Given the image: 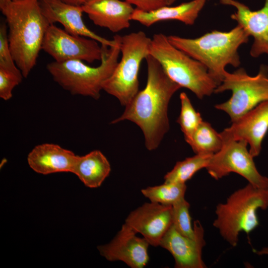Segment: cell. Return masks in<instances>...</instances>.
<instances>
[{
  "label": "cell",
  "instance_id": "6",
  "mask_svg": "<svg viewBox=\"0 0 268 268\" xmlns=\"http://www.w3.org/2000/svg\"><path fill=\"white\" fill-rule=\"evenodd\" d=\"M149 55L159 62L172 80L199 99L214 93L218 85L204 65L173 46L162 33L151 38Z\"/></svg>",
  "mask_w": 268,
  "mask_h": 268
},
{
  "label": "cell",
  "instance_id": "10",
  "mask_svg": "<svg viewBox=\"0 0 268 268\" xmlns=\"http://www.w3.org/2000/svg\"><path fill=\"white\" fill-rule=\"evenodd\" d=\"M98 43L91 38L71 34L51 24L46 32L42 50L57 62L80 60L92 63L101 60L102 49Z\"/></svg>",
  "mask_w": 268,
  "mask_h": 268
},
{
  "label": "cell",
  "instance_id": "13",
  "mask_svg": "<svg viewBox=\"0 0 268 268\" xmlns=\"http://www.w3.org/2000/svg\"><path fill=\"white\" fill-rule=\"evenodd\" d=\"M193 228L195 236L191 238L182 235L172 225L160 242L159 246L173 256L175 268H206L202 257L205 245L203 228L199 220L194 222Z\"/></svg>",
  "mask_w": 268,
  "mask_h": 268
},
{
  "label": "cell",
  "instance_id": "12",
  "mask_svg": "<svg viewBox=\"0 0 268 268\" xmlns=\"http://www.w3.org/2000/svg\"><path fill=\"white\" fill-rule=\"evenodd\" d=\"M268 131V100L262 102L248 111L220 134L223 141H246L249 152L254 158L262 150L263 140Z\"/></svg>",
  "mask_w": 268,
  "mask_h": 268
},
{
  "label": "cell",
  "instance_id": "21",
  "mask_svg": "<svg viewBox=\"0 0 268 268\" xmlns=\"http://www.w3.org/2000/svg\"><path fill=\"white\" fill-rule=\"evenodd\" d=\"M187 143L196 154H214L222 148L223 141L210 123L202 121Z\"/></svg>",
  "mask_w": 268,
  "mask_h": 268
},
{
  "label": "cell",
  "instance_id": "25",
  "mask_svg": "<svg viewBox=\"0 0 268 268\" xmlns=\"http://www.w3.org/2000/svg\"><path fill=\"white\" fill-rule=\"evenodd\" d=\"M190 203L182 199L172 205V225L181 234L194 238L195 236L190 214Z\"/></svg>",
  "mask_w": 268,
  "mask_h": 268
},
{
  "label": "cell",
  "instance_id": "4",
  "mask_svg": "<svg viewBox=\"0 0 268 268\" xmlns=\"http://www.w3.org/2000/svg\"><path fill=\"white\" fill-rule=\"evenodd\" d=\"M114 44L110 47L101 45V64L92 67L80 60L53 62L47 69L53 80L72 95H79L98 99L105 82L113 72L121 53V36L115 35Z\"/></svg>",
  "mask_w": 268,
  "mask_h": 268
},
{
  "label": "cell",
  "instance_id": "24",
  "mask_svg": "<svg viewBox=\"0 0 268 268\" xmlns=\"http://www.w3.org/2000/svg\"><path fill=\"white\" fill-rule=\"evenodd\" d=\"M180 99L181 111L177 122L180 125L185 139L188 142L203 120L200 113L195 109L185 92L180 93Z\"/></svg>",
  "mask_w": 268,
  "mask_h": 268
},
{
  "label": "cell",
  "instance_id": "32",
  "mask_svg": "<svg viewBox=\"0 0 268 268\" xmlns=\"http://www.w3.org/2000/svg\"><path fill=\"white\" fill-rule=\"evenodd\" d=\"M167 5H171L178 0H165Z\"/></svg>",
  "mask_w": 268,
  "mask_h": 268
},
{
  "label": "cell",
  "instance_id": "17",
  "mask_svg": "<svg viewBox=\"0 0 268 268\" xmlns=\"http://www.w3.org/2000/svg\"><path fill=\"white\" fill-rule=\"evenodd\" d=\"M81 6L94 24L113 33L130 26L134 10L132 4L122 0H88Z\"/></svg>",
  "mask_w": 268,
  "mask_h": 268
},
{
  "label": "cell",
  "instance_id": "29",
  "mask_svg": "<svg viewBox=\"0 0 268 268\" xmlns=\"http://www.w3.org/2000/svg\"><path fill=\"white\" fill-rule=\"evenodd\" d=\"M65 2L75 5H82L86 0H61Z\"/></svg>",
  "mask_w": 268,
  "mask_h": 268
},
{
  "label": "cell",
  "instance_id": "22",
  "mask_svg": "<svg viewBox=\"0 0 268 268\" xmlns=\"http://www.w3.org/2000/svg\"><path fill=\"white\" fill-rule=\"evenodd\" d=\"M213 154H196L177 162L164 176V183L186 184L199 170L206 168Z\"/></svg>",
  "mask_w": 268,
  "mask_h": 268
},
{
  "label": "cell",
  "instance_id": "30",
  "mask_svg": "<svg viewBox=\"0 0 268 268\" xmlns=\"http://www.w3.org/2000/svg\"><path fill=\"white\" fill-rule=\"evenodd\" d=\"M254 252L258 255H268V247H264L259 251L254 250Z\"/></svg>",
  "mask_w": 268,
  "mask_h": 268
},
{
  "label": "cell",
  "instance_id": "1",
  "mask_svg": "<svg viewBox=\"0 0 268 268\" xmlns=\"http://www.w3.org/2000/svg\"><path fill=\"white\" fill-rule=\"evenodd\" d=\"M147 78L145 87L125 106L120 117L112 122L124 120L137 125L143 132L145 145L156 149L169 130L168 108L170 99L181 87L166 74L159 62L149 55L145 59Z\"/></svg>",
  "mask_w": 268,
  "mask_h": 268
},
{
  "label": "cell",
  "instance_id": "33",
  "mask_svg": "<svg viewBox=\"0 0 268 268\" xmlns=\"http://www.w3.org/2000/svg\"><path fill=\"white\" fill-rule=\"evenodd\" d=\"M87 0H86V1H87Z\"/></svg>",
  "mask_w": 268,
  "mask_h": 268
},
{
  "label": "cell",
  "instance_id": "26",
  "mask_svg": "<svg viewBox=\"0 0 268 268\" xmlns=\"http://www.w3.org/2000/svg\"><path fill=\"white\" fill-rule=\"evenodd\" d=\"M0 68L22 73L15 63L9 47L5 21H1L0 24Z\"/></svg>",
  "mask_w": 268,
  "mask_h": 268
},
{
  "label": "cell",
  "instance_id": "8",
  "mask_svg": "<svg viewBox=\"0 0 268 268\" xmlns=\"http://www.w3.org/2000/svg\"><path fill=\"white\" fill-rule=\"evenodd\" d=\"M232 92L226 101L215 108L227 113L231 123L263 102L268 100V67L262 65L255 76L249 75L243 68L233 72L226 71L214 93Z\"/></svg>",
  "mask_w": 268,
  "mask_h": 268
},
{
  "label": "cell",
  "instance_id": "27",
  "mask_svg": "<svg viewBox=\"0 0 268 268\" xmlns=\"http://www.w3.org/2000/svg\"><path fill=\"white\" fill-rule=\"evenodd\" d=\"M22 73L0 68V97L5 101L11 98L12 90L22 81Z\"/></svg>",
  "mask_w": 268,
  "mask_h": 268
},
{
  "label": "cell",
  "instance_id": "5",
  "mask_svg": "<svg viewBox=\"0 0 268 268\" xmlns=\"http://www.w3.org/2000/svg\"><path fill=\"white\" fill-rule=\"evenodd\" d=\"M268 207V189L248 183L231 194L224 203L216 206L213 226L231 246L236 247L241 232L249 235L259 225L257 211Z\"/></svg>",
  "mask_w": 268,
  "mask_h": 268
},
{
  "label": "cell",
  "instance_id": "14",
  "mask_svg": "<svg viewBox=\"0 0 268 268\" xmlns=\"http://www.w3.org/2000/svg\"><path fill=\"white\" fill-rule=\"evenodd\" d=\"M136 233L124 223L110 243L97 247L100 255L110 262L122 261L132 268H143L149 261V244Z\"/></svg>",
  "mask_w": 268,
  "mask_h": 268
},
{
  "label": "cell",
  "instance_id": "19",
  "mask_svg": "<svg viewBox=\"0 0 268 268\" xmlns=\"http://www.w3.org/2000/svg\"><path fill=\"white\" fill-rule=\"evenodd\" d=\"M207 0H192L174 6L165 5L151 11L134 8L131 20L146 27L159 21L168 20L179 21L186 25H193Z\"/></svg>",
  "mask_w": 268,
  "mask_h": 268
},
{
  "label": "cell",
  "instance_id": "11",
  "mask_svg": "<svg viewBox=\"0 0 268 268\" xmlns=\"http://www.w3.org/2000/svg\"><path fill=\"white\" fill-rule=\"evenodd\" d=\"M125 223L141 234L149 245L159 246L172 225V205L144 203L129 214Z\"/></svg>",
  "mask_w": 268,
  "mask_h": 268
},
{
  "label": "cell",
  "instance_id": "9",
  "mask_svg": "<svg viewBox=\"0 0 268 268\" xmlns=\"http://www.w3.org/2000/svg\"><path fill=\"white\" fill-rule=\"evenodd\" d=\"M248 145L243 140L224 141L222 148L212 155L206 168L209 175L218 180L235 173L256 188L268 189V177L257 170Z\"/></svg>",
  "mask_w": 268,
  "mask_h": 268
},
{
  "label": "cell",
  "instance_id": "7",
  "mask_svg": "<svg viewBox=\"0 0 268 268\" xmlns=\"http://www.w3.org/2000/svg\"><path fill=\"white\" fill-rule=\"evenodd\" d=\"M151 38L142 31L121 36V60L105 82L103 90L127 105L139 91L138 73L141 63L149 55Z\"/></svg>",
  "mask_w": 268,
  "mask_h": 268
},
{
  "label": "cell",
  "instance_id": "28",
  "mask_svg": "<svg viewBox=\"0 0 268 268\" xmlns=\"http://www.w3.org/2000/svg\"><path fill=\"white\" fill-rule=\"evenodd\" d=\"M139 9L151 11L167 5L165 0H139Z\"/></svg>",
  "mask_w": 268,
  "mask_h": 268
},
{
  "label": "cell",
  "instance_id": "15",
  "mask_svg": "<svg viewBox=\"0 0 268 268\" xmlns=\"http://www.w3.org/2000/svg\"><path fill=\"white\" fill-rule=\"evenodd\" d=\"M223 4L234 6L236 10L231 18L237 22L246 33L253 37L250 54L253 58L268 55V0L262 8L252 10L247 5L236 0H219Z\"/></svg>",
  "mask_w": 268,
  "mask_h": 268
},
{
  "label": "cell",
  "instance_id": "3",
  "mask_svg": "<svg viewBox=\"0 0 268 268\" xmlns=\"http://www.w3.org/2000/svg\"><path fill=\"white\" fill-rule=\"evenodd\" d=\"M249 37L237 25L228 31L214 30L195 38L170 35L168 39L173 46L204 65L219 85L227 66H240L238 49L248 42Z\"/></svg>",
  "mask_w": 268,
  "mask_h": 268
},
{
  "label": "cell",
  "instance_id": "16",
  "mask_svg": "<svg viewBox=\"0 0 268 268\" xmlns=\"http://www.w3.org/2000/svg\"><path fill=\"white\" fill-rule=\"evenodd\" d=\"M42 13L50 24H61L69 33L94 39L102 45L109 47L115 43L114 39L108 40L90 30L82 18L81 5H75L61 0H39Z\"/></svg>",
  "mask_w": 268,
  "mask_h": 268
},
{
  "label": "cell",
  "instance_id": "20",
  "mask_svg": "<svg viewBox=\"0 0 268 268\" xmlns=\"http://www.w3.org/2000/svg\"><path fill=\"white\" fill-rule=\"evenodd\" d=\"M111 171L109 162L99 150L83 156L77 155L72 173L87 187H100Z\"/></svg>",
  "mask_w": 268,
  "mask_h": 268
},
{
  "label": "cell",
  "instance_id": "31",
  "mask_svg": "<svg viewBox=\"0 0 268 268\" xmlns=\"http://www.w3.org/2000/svg\"><path fill=\"white\" fill-rule=\"evenodd\" d=\"M128 2L132 5H134L136 6V8H138L139 6V0H123Z\"/></svg>",
  "mask_w": 268,
  "mask_h": 268
},
{
  "label": "cell",
  "instance_id": "18",
  "mask_svg": "<svg viewBox=\"0 0 268 268\" xmlns=\"http://www.w3.org/2000/svg\"><path fill=\"white\" fill-rule=\"evenodd\" d=\"M77 155L53 143L35 146L27 156L29 167L37 173L48 175L59 172L72 173Z\"/></svg>",
  "mask_w": 268,
  "mask_h": 268
},
{
  "label": "cell",
  "instance_id": "2",
  "mask_svg": "<svg viewBox=\"0 0 268 268\" xmlns=\"http://www.w3.org/2000/svg\"><path fill=\"white\" fill-rule=\"evenodd\" d=\"M0 10L5 18L13 59L26 78L36 64L51 24L42 13L39 0H0Z\"/></svg>",
  "mask_w": 268,
  "mask_h": 268
},
{
  "label": "cell",
  "instance_id": "23",
  "mask_svg": "<svg viewBox=\"0 0 268 268\" xmlns=\"http://www.w3.org/2000/svg\"><path fill=\"white\" fill-rule=\"evenodd\" d=\"M186 189V184L164 183L142 189L141 192L151 202L172 205L185 198Z\"/></svg>",
  "mask_w": 268,
  "mask_h": 268
}]
</instances>
